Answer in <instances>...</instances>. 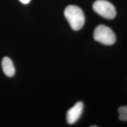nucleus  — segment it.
Listing matches in <instances>:
<instances>
[{"label": "nucleus", "instance_id": "1", "mask_svg": "<svg viewBox=\"0 0 127 127\" xmlns=\"http://www.w3.org/2000/svg\"><path fill=\"white\" fill-rule=\"evenodd\" d=\"M64 15L74 31H78L84 26L85 16L80 8L75 5H69L64 10Z\"/></svg>", "mask_w": 127, "mask_h": 127}, {"label": "nucleus", "instance_id": "2", "mask_svg": "<svg viewBox=\"0 0 127 127\" xmlns=\"http://www.w3.org/2000/svg\"><path fill=\"white\" fill-rule=\"evenodd\" d=\"M94 38L96 41L106 45H111L116 41V36L110 28L105 25H99L94 32Z\"/></svg>", "mask_w": 127, "mask_h": 127}, {"label": "nucleus", "instance_id": "3", "mask_svg": "<svg viewBox=\"0 0 127 127\" xmlns=\"http://www.w3.org/2000/svg\"><path fill=\"white\" fill-rule=\"evenodd\" d=\"M94 11L101 17L112 20L115 17V8L110 2L106 0H97L93 4Z\"/></svg>", "mask_w": 127, "mask_h": 127}, {"label": "nucleus", "instance_id": "4", "mask_svg": "<svg viewBox=\"0 0 127 127\" xmlns=\"http://www.w3.org/2000/svg\"><path fill=\"white\" fill-rule=\"evenodd\" d=\"M84 108L83 103L78 102L68 111L66 113V121L69 124H74L80 118Z\"/></svg>", "mask_w": 127, "mask_h": 127}, {"label": "nucleus", "instance_id": "5", "mask_svg": "<svg viewBox=\"0 0 127 127\" xmlns=\"http://www.w3.org/2000/svg\"><path fill=\"white\" fill-rule=\"evenodd\" d=\"M2 68L3 72L8 77H13L15 74L14 67L12 60L8 57H5L2 60Z\"/></svg>", "mask_w": 127, "mask_h": 127}, {"label": "nucleus", "instance_id": "6", "mask_svg": "<svg viewBox=\"0 0 127 127\" xmlns=\"http://www.w3.org/2000/svg\"><path fill=\"white\" fill-rule=\"evenodd\" d=\"M118 113L120 120L127 121V106H123L119 108Z\"/></svg>", "mask_w": 127, "mask_h": 127}, {"label": "nucleus", "instance_id": "7", "mask_svg": "<svg viewBox=\"0 0 127 127\" xmlns=\"http://www.w3.org/2000/svg\"><path fill=\"white\" fill-rule=\"evenodd\" d=\"M21 2L23 3L24 4H27L30 2L31 0H19Z\"/></svg>", "mask_w": 127, "mask_h": 127}]
</instances>
